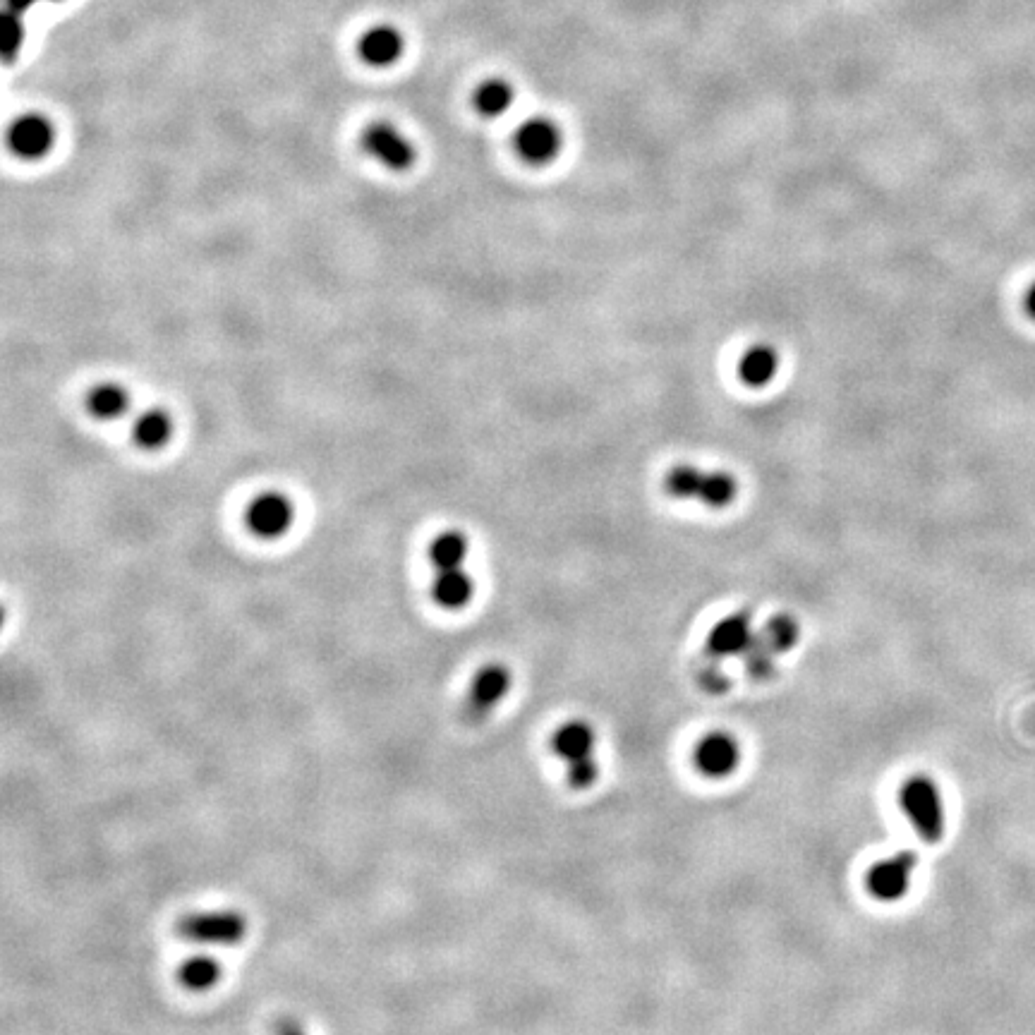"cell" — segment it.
Wrapping results in <instances>:
<instances>
[{
    "label": "cell",
    "instance_id": "12",
    "mask_svg": "<svg viewBox=\"0 0 1035 1035\" xmlns=\"http://www.w3.org/2000/svg\"><path fill=\"white\" fill-rule=\"evenodd\" d=\"M475 597V580L465 568H453V571H437L432 583V599L446 611L465 609Z\"/></svg>",
    "mask_w": 1035,
    "mask_h": 1035
},
{
    "label": "cell",
    "instance_id": "24",
    "mask_svg": "<svg viewBox=\"0 0 1035 1035\" xmlns=\"http://www.w3.org/2000/svg\"><path fill=\"white\" fill-rule=\"evenodd\" d=\"M597 779H599V765L595 758H587V760H580V762H573V765H568V784H571L573 789H578V791L590 789Z\"/></svg>",
    "mask_w": 1035,
    "mask_h": 1035
},
{
    "label": "cell",
    "instance_id": "8",
    "mask_svg": "<svg viewBox=\"0 0 1035 1035\" xmlns=\"http://www.w3.org/2000/svg\"><path fill=\"white\" fill-rule=\"evenodd\" d=\"M56 142L51 120L41 113H24L20 118L12 120L8 130V144L12 154L20 156L24 161L44 159Z\"/></svg>",
    "mask_w": 1035,
    "mask_h": 1035
},
{
    "label": "cell",
    "instance_id": "9",
    "mask_svg": "<svg viewBox=\"0 0 1035 1035\" xmlns=\"http://www.w3.org/2000/svg\"><path fill=\"white\" fill-rule=\"evenodd\" d=\"M695 765L710 779L731 777L741 765V746L731 734L714 731L705 736L695 748Z\"/></svg>",
    "mask_w": 1035,
    "mask_h": 1035
},
{
    "label": "cell",
    "instance_id": "14",
    "mask_svg": "<svg viewBox=\"0 0 1035 1035\" xmlns=\"http://www.w3.org/2000/svg\"><path fill=\"white\" fill-rule=\"evenodd\" d=\"M779 372V353L767 343L748 348L738 360V377L750 389H765Z\"/></svg>",
    "mask_w": 1035,
    "mask_h": 1035
},
{
    "label": "cell",
    "instance_id": "3",
    "mask_svg": "<svg viewBox=\"0 0 1035 1035\" xmlns=\"http://www.w3.org/2000/svg\"><path fill=\"white\" fill-rule=\"evenodd\" d=\"M293 523V501H290V496L283 492H274V489L254 496L245 511V525L250 528L254 537H259V540H278V537H283L293 528Z\"/></svg>",
    "mask_w": 1035,
    "mask_h": 1035
},
{
    "label": "cell",
    "instance_id": "10",
    "mask_svg": "<svg viewBox=\"0 0 1035 1035\" xmlns=\"http://www.w3.org/2000/svg\"><path fill=\"white\" fill-rule=\"evenodd\" d=\"M753 633V621H750V614L746 611H738V614L726 616L712 628L710 635H707V650L714 657H736L746 655V650L753 645L755 640Z\"/></svg>",
    "mask_w": 1035,
    "mask_h": 1035
},
{
    "label": "cell",
    "instance_id": "1",
    "mask_svg": "<svg viewBox=\"0 0 1035 1035\" xmlns=\"http://www.w3.org/2000/svg\"><path fill=\"white\" fill-rule=\"evenodd\" d=\"M899 805L920 839L928 841V844H940L944 827H947L940 786L925 774H916L901 786Z\"/></svg>",
    "mask_w": 1035,
    "mask_h": 1035
},
{
    "label": "cell",
    "instance_id": "20",
    "mask_svg": "<svg viewBox=\"0 0 1035 1035\" xmlns=\"http://www.w3.org/2000/svg\"><path fill=\"white\" fill-rule=\"evenodd\" d=\"M513 104V89L504 80H489L477 87L475 108L484 118H499Z\"/></svg>",
    "mask_w": 1035,
    "mask_h": 1035
},
{
    "label": "cell",
    "instance_id": "18",
    "mask_svg": "<svg viewBox=\"0 0 1035 1035\" xmlns=\"http://www.w3.org/2000/svg\"><path fill=\"white\" fill-rule=\"evenodd\" d=\"M223 966L214 956L197 954L185 959L178 968V983L190 992H209L221 983Z\"/></svg>",
    "mask_w": 1035,
    "mask_h": 1035
},
{
    "label": "cell",
    "instance_id": "25",
    "mask_svg": "<svg viewBox=\"0 0 1035 1035\" xmlns=\"http://www.w3.org/2000/svg\"><path fill=\"white\" fill-rule=\"evenodd\" d=\"M1024 310H1026L1028 317H1031L1033 322H1035V281L1031 283V286H1028L1026 295H1024Z\"/></svg>",
    "mask_w": 1035,
    "mask_h": 1035
},
{
    "label": "cell",
    "instance_id": "21",
    "mask_svg": "<svg viewBox=\"0 0 1035 1035\" xmlns=\"http://www.w3.org/2000/svg\"><path fill=\"white\" fill-rule=\"evenodd\" d=\"M760 638L770 645L774 655H782V652H789L791 647L798 643V638H801V626H798L794 616L777 614L767 623L765 633H760Z\"/></svg>",
    "mask_w": 1035,
    "mask_h": 1035
},
{
    "label": "cell",
    "instance_id": "11",
    "mask_svg": "<svg viewBox=\"0 0 1035 1035\" xmlns=\"http://www.w3.org/2000/svg\"><path fill=\"white\" fill-rule=\"evenodd\" d=\"M597 736L592 731V726L583 722V719H573V722L561 724L552 736V750L554 755H559L566 765H573V762L592 758V750H595Z\"/></svg>",
    "mask_w": 1035,
    "mask_h": 1035
},
{
    "label": "cell",
    "instance_id": "6",
    "mask_svg": "<svg viewBox=\"0 0 1035 1035\" xmlns=\"http://www.w3.org/2000/svg\"><path fill=\"white\" fill-rule=\"evenodd\" d=\"M362 149L391 171H408L415 163V147L391 123H372L362 132Z\"/></svg>",
    "mask_w": 1035,
    "mask_h": 1035
},
{
    "label": "cell",
    "instance_id": "26",
    "mask_svg": "<svg viewBox=\"0 0 1035 1035\" xmlns=\"http://www.w3.org/2000/svg\"><path fill=\"white\" fill-rule=\"evenodd\" d=\"M276 1035H307V1033L302 1031L295 1021H286V1024H281V1028H278Z\"/></svg>",
    "mask_w": 1035,
    "mask_h": 1035
},
{
    "label": "cell",
    "instance_id": "4",
    "mask_svg": "<svg viewBox=\"0 0 1035 1035\" xmlns=\"http://www.w3.org/2000/svg\"><path fill=\"white\" fill-rule=\"evenodd\" d=\"M511 669L506 664L492 662L484 664L482 669H477V674L472 676V683L468 688V698H465L463 714L468 722H482L489 714L494 712V707L499 705L501 700L506 698L508 690H511Z\"/></svg>",
    "mask_w": 1035,
    "mask_h": 1035
},
{
    "label": "cell",
    "instance_id": "16",
    "mask_svg": "<svg viewBox=\"0 0 1035 1035\" xmlns=\"http://www.w3.org/2000/svg\"><path fill=\"white\" fill-rule=\"evenodd\" d=\"M87 413L99 422H115L130 410V391L118 381H101L87 393Z\"/></svg>",
    "mask_w": 1035,
    "mask_h": 1035
},
{
    "label": "cell",
    "instance_id": "5",
    "mask_svg": "<svg viewBox=\"0 0 1035 1035\" xmlns=\"http://www.w3.org/2000/svg\"><path fill=\"white\" fill-rule=\"evenodd\" d=\"M916 863L918 858L913 851H899L894 853V856L877 861L873 868L868 870V877H865L868 892L873 894L875 899L885 901V904H892V901L906 897Z\"/></svg>",
    "mask_w": 1035,
    "mask_h": 1035
},
{
    "label": "cell",
    "instance_id": "7",
    "mask_svg": "<svg viewBox=\"0 0 1035 1035\" xmlns=\"http://www.w3.org/2000/svg\"><path fill=\"white\" fill-rule=\"evenodd\" d=\"M513 144H516L518 156L525 163L547 166L559 156L564 137H561L559 125H554L549 118H532L518 127Z\"/></svg>",
    "mask_w": 1035,
    "mask_h": 1035
},
{
    "label": "cell",
    "instance_id": "13",
    "mask_svg": "<svg viewBox=\"0 0 1035 1035\" xmlns=\"http://www.w3.org/2000/svg\"><path fill=\"white\" fill-rule=\"evenodd\" d=\"M360 58L372 68H389L403 53V36L393 27H374L357 44Z\"/></svg>",
    "mask_w": 1035,
    "mask_h": 1035
},
{
    "label": "cell",
    "instance_id": "15",
    "mask_svg": "<svg viewBox=\"0 0 1035 1035\" xmlns=\"http://www.w3.org/2000/svg\"><path fill=\"white\" fill-rule=\"evenodd\" d=\"M173 432V417L163 408L144 410L132 422V441L142 451H161L163 446L171 444Z\"/></svg>",
    "mask_w": 1035,
    "mask_h": 1035
},
{
    "label": "cell",
    "instance_id": "17",
    "mask_svg": "<svg viewBox=\"0 0 1035 1035\" xmlns=\"http://www.w3.org/2000/svg\"><path fill=\"white\" fill-rule=\"evenodd\" d=\"M470 554V542L465 532L460 530H444L434 537L429 544V561H432L434 573L437 571H453V568H465V559Z\"/></svg>",
    "mask_w": 1035,
    "mask_h": 1035
},
{
    "label": "cell",
    "instance_id": "23",
    "mask_svg": "<svg viewBox=\"0 0 1035 1035\" xmlns=\"http://www.w3.org/2000/svg\"><path fill=\"white\" fill-rule=\"evenodd\" d=\"M746 669L750 676H755V679H765L767 674L772 671V659H774V652L770 650V645L765 643V640L760 638V635H755L753 645L748 647L746 650Z\"/></svg>",
    "mask_w": 1035,
    "mask_h": 1035
},
{
    "label": "cell",
    "instance_id": "19",
    "mask_svg": "<svg viewBox=\"0 0 1035 1035\" xmlns=\"http://www.w3.org/2000/svg\"><path fill=\"white\" fill-rule=\"evenodd\" d=\"M738 494V482L731 472L724 470H712L705 472V480H702V489L698 499L705 506L710 508H726L736 501Z\"/></svg>",
    "mask_w": 1035,
    "mask_h": 1035
},
{
    "label": "cell",
    "instance_id": "22",
    "mask_svg": "<svg viewBox=\"0 0 1035 1035\" xmlns=\"http://www.w3.org/2000/svg\"><path fill=\"white\" fill-rule=\"evenodd\" d=\"M702 480H705V472L690 463H681L667 472L664 487H667V492L674 496V499H698Z\"/></svg>",
    "mask_w": 1035,
    "mask_h": 1035
},
{
    "label": "cell",
    "instance_id": "2",
    "mask_svg": "<svg viewBox=\"0 0 1035 1035\" xmlns=\"http://www.w3.org/2000/svg\"><path fill=\"white\" fill-rule=\"evenodd\" d=\"M250 923L235 909L197 911L178 920V935L185 942L207 944V947H235L245 940Z\"/></svg>",
    "mask_w": 1035,
    "mask_h": 1035
}]
</instances>
